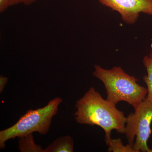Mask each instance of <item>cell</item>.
<instances>
[{"label": "cell", "instance_id": "6da1fadb", "mask_svg": "<svg viewBox=\"0 0 152 152\" xmlns=\"http://www.w3.org/2000/svg\"><path fill=\"white\" fill-rule=\"evenodd\" d=\"M75 107L77 123L100 127L105 133L106 144L111 140L113 130L124 134L127 117L117 108L116 105L104 99L94 87L77 101Z\"/></svg>", "mask_w": 152, "mask_h": 152}, {"label": "cell", "instance_id": "7c38bea8", "mask_svg": "<svg viewBox=\"0 0 152 152\" xmlns=\"http://www.w3.org/2000/svg\"><path fill=\"white\" fill-rule=\"evenodd\" d=\"M8 79L7 77H4L3 75L0 76V93L1 94L4 91L6 84L7 83Z\"/></svg>", "mask_w": 152, "mask_h": 152}, {"label": "cell", "instance_id": "30bf717a", "mask_svg": "<svg viewBox=\"0 0 152 152\" xmlns=\"http://www.w3.org/2000/svg\"><path fill=\"white\" fill-rule=\"evenodd\" d=\"M36 0H12L11 3V6L23 4L25 5L28 6L32 4Z\"/></svg>", "mask_w": 152, "mask_h": 152}, {"label": "cell", "instance_id": "8fae6325", "mask_svg": "<svg viewBox=\"0 0 152 152\" xmlns=\"http://www.w3.org/2000/svg\"><path fill=\"white\" fill-rule=\"evenodd\" d=\"M12 0H0V12H4L11 6Z\"/></svg>", "mask_w": 152, "mask_h": 152}, {"label": "cell", "instance_id": "3957f363", "mask_svg": "<svg viewBox=\"0 0 152 152\" xmlns=\"http://www.w3.org/2000/svg\"><path fill=\"white\" fill-rule=\"evenodd\" d=\"M61 98H55L43 107L30 110L22 116L13 126L0 131V148H5L7 141L16 137H20L37 132L45 135L49 132L52 119L58 110V106L62 102Z\"/></svg>", "mask_w": 152, "mask_h": 152}, {"label": "cell", "instance_id": "7a4b0ae2", "mask_svg": "<svg viewBox=\"0 0 152 152\" xmlns=\"http://www.w3.org/2000/svg\"><path fill=\"white\" fill-rule=\"evenodd\" d=\"M93 75L102 82L106 91L107 99L116 105L124 101L136 107L146 98L148 90L137 83L138 79L126 73L120 66L106 69L95 66Z\"/></svg>", "mask_w": 152, "mask_h": 152}, {"label": "cell", "instance_id": "277c9868", "mask_svg": "<svg viewBox=\"0 0 152 152\" xmlns=\"http://www.w3.org/2000/svg\"><path fill=\"white\" fill-rule=\"evenodd\" d=\"M127 117L124 134L136 152H152L148 145L152 133V103L146 98Z\"/></svg>", "mask_w": 152, "mask_h": 152}, {"label": "cell", "instance_id": "5b68a950", "mask_svg": "<svg viewBox=\"0 0 152 152\" xmlns=\"http://www.w3.org/2000/svg\"><path fill=\"white\" fill-rule=\"evenodd\" d=\"M103 5L118 12L129 24L137 21L140 13L152 15V0H99Z\"/></svg>", "mask_w": 152, "mask_h": 152}, {"label": "cell", "instance_id": "8992f818", "mask_svg": "<svg viewBox=\"0 0 152 152\" xmlns=\"http://www.w3.org/2000/svg\"><path fill=\"white\" fill-rule=\"evenodd\" d=\"M73 139L69 136L58 138L45 149V152H73Z\"/></svg>", "mask_w": 152, "mask_h": 152}, {"label": "cell", "instance_id": "ba28073f", "mask_svg": "<svg viewBox=\"0 0 152 152\" xmlns=\"http://www.w3.org/2000/svg\"><path fill=\"white\" fill-rule=\"evenodd\" d=\"M144 66L146 69L147 75L144 76L143 80L146 84L148 94L147 99L152 103V52L149 56H145L143 61Z\"/></svg>", "mask_w": 152, "mask_h": 152}, {"label": "cell", "instance_id": "52a82bcc", "mask_svg": "<svg viewBox=\"0 0 152 152\" xmlns=\"http://www.w3.org/2000/svg\"><path fill=\"white\" fill-rule=\"evenodd\" d=\"M19 138L18 148L21 152H45V149L34 142L33 133Z\"/></svg>", "mask_w": 152, "mask_h": 152}, {"label": "cell", "instance_id": "9c48e42d", "mask_svg": "<svg viewBox=\"0 0 152 152\" xmlns=\"http://www.w3.org/2000/svg\"><path fill=\"white\" fill-rule=\"evenodd\" d=\"M108 146V152H136L132 146L130 144L124 145L120 138L112 139L107 144Z\"/></svg>", "mask_w": 152, "mask_h": 152}]
</instances>
